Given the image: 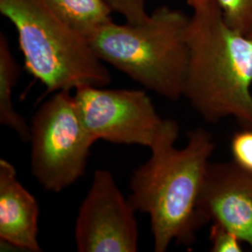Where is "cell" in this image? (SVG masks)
Instances as JSON below:
<instances>
[{
	"label": "cell",
	"mask_w": 252,
	"mask_h": 252,
	"mask_svg": "<svg viewBox=\"0 0 252 252\" xmlns=\"http://www.w3.org/2000/svg\"><path fill=\"white\" fill-rule=\"evenodd\" d=\"M180 126L165 119L150 148L147 162L133 172L130 203L136 211L150 216L155 252L167 251L172 243L190 246L196 232L207 223L200 211L199 196L209 159L216 144L203 127L187 133V144L177 148Z\"/></svg>",
	"instance_id": "1"
},
{
	"label": "cell",
	"mask_w": 252,
	"mask_h": 252,
	"mask_svg": "<svg viewBox=\"0 0 252 252\" xmlns=\"http://www.w3.org/2000/svg\"><path fill=\"white\" fill-rule=\"evenodd\" d=\"M183 96L207 123L252 129V37L226 24L216 1L193 9Z\"/></svg>",
	"instance_id": "2"
},
{
	"label": "cell",
	"mask_w": 252,
	"mask_h": 252,
	"mask_svg": "<svg viewBox=\"0 0 252 252\" xmlns=\"http://www.w3.org/2000/svg\"><path fill=\"white\" fill-rule=\"evenodd\" d=\"M189 17L160 6L139 25L113 21L86 37L101 61L166 99L183 96L189 61Z\"/></svg>",
	"instance_id": "3"
},
{
	"label": "cell",
	"mask_w": 252,
	"mask_h": 252,
	"mask_svg": "<svg viewBox=\"0 0 252 252\" xmlns=\"http://www.w3.org/2000/svg\"><path fill=\"white\" fill-rule=\"evenodd\" d=\"M0 12L16 29L25 67L45 86L46 94L111 82L106 64L86 37L66 25L46 0H0Z\"/></svg>",
	"instance_id": "4"
},
{
	"label": "cell",
	"mask_w": 252,
	"mask_h": 252,
	"mask_svg": "<svg viewBox=\"0 0 252 252\" xmlns=\"http://www.w3.org/2000/svg\"><path fill=\"white\" fill-rule=\"evenodd\" d=\"M71 92L54 93L30 123L31 173L52 192H60L81 179L95 143L81 122Z\"/></svg>",
	"instance_id": "5"
},
{
	"label": "cell",
	"mask_w": 252,
	"mask_h": 252,
	"mask_svg": "<svg viewBox=\"0 0 252 252\" xmlns=\"http://www.w3.org/2000/svg\"><path fill=\"white\" fill-rule=\"evenodd\" d=\"M81 122L96 142L151 148L164 120L143 90L84 85L74 90Z\"/></svg>",
	"instance_id": "6"
},
{
	"label": "cell",
	"mask_w": 252,
	"mask_h": 252,
	"mask_svg": "<svg viewBox=\"0 0 252 252\" xmlns=\"http://www.w3.org/2000/svg\"><path fill=\"white\" fill-rule=\"evenodd\" d=\"M135 211L113 175L97 169L79 207L75 225L77 251L137 252L139 231Z\"/></svg>",
	"instance_id": "7"
},
{
	"label": "cell",
	"mask_w": 252,
	"mask_h": 252,
	"mask_svg": "<svg viewBox=\"0 0 252 252\" xmlns=\"http://www.w3.org/2000/svg\"><path fill=\"white\" fill-rule=\"evenodd\" d=\"M198 207L207 220L236 234L252 250V174L235 162H209Z\"/></svg>",
	"instance_id": "8"
},
{
	"label": "cell",
	"mask_w": 252,
	"mask_h": 252,
	"mask_svg": "<svg viewBox=\"0 0 252 252\" xmlns=\"http://www.w3.org/2000/svg\"><path fill=\"white\" fill-rule=\"evenodd\" d=\"M39 207L33 194L17 179L12 163L0 160V240L1 244L40 252L37 240Z\"/></svg>",
	"instance_id": "9"
},
{
	"label": "cell",
	"mask_w": 252,
	"mask_h": 252,
	"mask_svg": "<svg viewBox=\"0 0 252 252\" xmlns=\"http://www.w3.org/2000/svg\"><path fill=\"white\" fill-rule=\"evenodd\" d=\"M21 69L12 54L8 38L0 34V124L9 127L23 141H29L30 125L13 105L12 94L18 82Z\"/></svg>",
	"instance_id": "10"
},
{
	"label": "cell",
	"mask_w": 252,
	"mask_h": 252,
	"mask_svg": "<svg viewBox=\"0 0 252 252\" xmlns=\"http://www.w3.org/2000/svg\"><path fill=\"white\" fill-rule=\"evenodd\" d=\"M63 22L85 37L112 21L105 0H46Z\"/></svg>",
	"instance_id": "11"
},
{
	"label": "cell",
	"mask_w": 252,
	"mask_h": 252,
	"mask_svg": "<svg viewBox=\"0 0 252 252\" xmlns=\"http://www.w3.org/2000/svg\"><path fill=\"white\" fill-rule=\"evenodd\" d=\"M226 24L250 36L252 33V0H216Z\"/></svg>",
	"instance_id": "12"
},
{
	"label": "cell",
	"mask_w": 252,
	"mask_h": 252,
	"mask_svg": "<svg viewBox=\"0 0 252 252\" xmlns=\"http://www.w3.org/2000/svg\"><path fill=\"white\" fill-rule=\"evenodd\" d=\"M231 152L234 161L245 171L252 174V129L242 128L231 139Z\"/></svg>",
	"instance_id": "13"
},
{
	"label": "cell",
	"mask_w": 252,
	"mask_h": 252,
	"mask_svg": "<svg viewBox=\"0 0 252 252\" xmlns=\"http://www.w3.org/2000/svg\"><path fill=\"white\" fill-rule=\"evenodd\" d=\"M113 12L126 19L127 24L139 25L146 22L150 14L146 11V0H105Z\"/></svg>",
	"instance_id": "14"
},
{
	"label": "cell",
	"mask_w": 252,
	"mask_h": 252,
	"mask_svg": "<svg viewBox=\"0 0 252 252\" xmlns=\"http://www.w3.org/2000/svg\"><path fill=\"white\" fill-rule=\"evenodd\" d=\"M209 234L211 252H243V248L241 246L242 241L240 240V238L225 227L213 222Z\"/></svg>",
	"instance_id": "15"
},
{
	"label": "cell",
	"mask_w": 252,
	"mask_h": 252,
	"mask_svg": "<svg viewBox=\"0 0 252 252\" xmlns=\"http://www.w3.org/2000/svg\"><path fill=\"white\" fill-rule=\"evenodd\" d=\"M216 0H186L187 4L189 5V7H191L192 9H198L201 7H204L206 5H208L210 3L215 2Z\"/></svg>",
	"instance_id": "16"
},
{
	"label": "cell",
	"mask_w": 252,
	"mask_h": 252,
	"mask_svg": "<svg viewBox=\"0 0 252 252\" xmlns=\"http://www.w3.org/2000/svg\"><path fill=\"white\" fill-rule=\"evenodd\" d=\"M251 36V37H252V34H251V35H250V36Z\"/></svg>",
	"instance_id": "17"
}]
</instances>
